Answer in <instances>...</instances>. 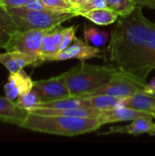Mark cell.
Returning a JSON list of instances; mask_svg holds the SVG:
<instances>
[{
    "instance_id": "cell-1",
    "label": "cell",
    "mask_w": 155,
    "mask_h": 156,
    "mask_svg": "<svg viewBox=\"0 0 155 156\" xmlns=\"http://www.w3.org/2000/svg\"><path fill=\"white\" fill-rule=\"evenodd\" d=\"M142 6L120 16L111 31L106 49L108 62L118 70L147 80L155 69V24Z\"/></svg>"
},
{
    "instance_id": "cell-2",
    "label": "cell",
    "mask_w": 155,
    "mask_h": 156,
    "mask_svg": "<svg viewBox=\"0 0 155 156\" xmlns=\"http://www.w3.org/2000/svg\"><path fill=\"white\" fill-rule=\"evenodd\" d=\"M102 125L96 119L62 115H41L29 112L22 128L34 132L74 137L99 130Z\"/></svg>"
},
{
    "instance_id": "cell-3",
    "label": "cell",
    "mask_w": 155,
    "mask_h": 156,
    "mask_svg": "<svg viewBox=\"0 0 155 156\" xmlns=\"http://www.w3.org/2000/svg\"><path fill=\"white\" fill-rule=\"evenodd\" d=\"M118 71L111 66H101L81 61L62 73L70 96L86 97L106 85Z\"/></svg>"
},
{
    "instance_id": "cell-4",
    "label": "cell",
    "mask_w": 155,
    "mask_h": 156,
    "mask_svg": "<svg viewBox=\"0 0 155 156\" xmlns=\"http://www.w3.org/2000/svg\"><path fill=\"white\" fill-rule=\"evenodd\" d=\"M6 9L21 31L53 28L76 16L74 12L41 11L26 7H6Z\"/></svg>"
},
{
    "instance_id": "cell-5",
    "label": "cell",
    "mask_w": 155,
    "mask_h": 156,
    "mask_svg": "<svg viewBox=\"0 0 155 156\" xmlns=\"http://www.w3.org/2000/svg\"><path fill=\"white\" fill-rule=\"evenodd\" d=\"M147 85L148 83L146 80L141 79L128 72L118 70L110 82L96 90L90 95L105 94L124 99L132 96L137 92L145 90Z\"/></svg>"
},
{
    "instance_id": "cell-6",
    "label": "cell",
    "mask_w": 155,
    "mask_h": 156,
    "mask_svg": "<svg viewBox=\"0 0 155 156\" xmlns=\"http://www.w3.org/2000/svg\"><path fill=\"white\" fill-rule=\"evenodd\" d=\"M50 29V28H49ZM48 29H30L16 31L3 48L6 51H18L35 58L38 65L43 37Z\"/></svg>"
},
{
    "instance_id": "cell-7",
    "label": "cell",
    "mask_w": 155,
    "mask_h": 156,
    "mask_svg": "<svg viewBox=\"0 0 155 156\" xmlns=\"http://www.w3.org/2000/svg\"><path fill=\"white\" fill-rule=\"evenodd\" d=\"M33 89L41 99V103L70 97L69 90L60 74L48 80L34 81Z\"/></svg>"
},
{
    "instance_id": "cell-8",
    "label": "cell",
    "mask_w": 155,
    "mask_h": 156,
    "mask_svg": "<svg viewBox=\"0 0 155 156\" xmlns=\"http://www.w3.org/2000/svg\"><path fill=\"white\" fill-rule=\"evenodd\" d=\"M100 48L94 47L86 41L75 37L73 43H71L67 48L60 51L57 56H55L51 61H62L71 58H77L80 61H86L87 59L92 58L100 57Z\"/></svg>"
},
{
    "instance_id": "cell-9",
    "label": "cell",
    "mask_w": 155,
    "mask_h": 156,
    "mask_svg": "<svg viewBox=\"0 0 155 156\" xmlns=\"http://www.w3.org/2000/svg\"><path fill=\"white\" fill-rule=\"evenodd\" d=\"M140 118L153 119V116L141 111L131 109L124 106H119L111 110L102 111L99 118L97 119L101 125L121 122H132Z\"/></svg>"
},
{
    "instance_id": "cell-10",
    "label": "cell",
    "mask_w": 155,
    "mask_h": 156,
    "mask_svg": "<svg viewBox=\"0 0 155 156\" xmlns=\"http://www.w3.org/2000/svg\"><path fill=\"white\" fill-rule=\"evenodd\" d=\"M34 81L23 70L17 72H10L7 83L4 86L5 97L10 101L16 100L20 95L31 90Z\"/></svg>"
},
{
    "instance_id": "cell-11",
    "label": "cell",
    "mask_w": 155,
    "mask_h": 156,
    "mask_svg": "<svg viewBox=\"0 0 155 156\" xmlns=\"http://www.w3.org/2000/svg\"><path fill=\"white\" fill-rule=\"evenodd\" d=\"M29 112L19 107L14 101L0 96V122L22 127Z\"/></svg>"
},
{
    "instance_id": "cell-12",
    "label": "cell",
    "mask_w": 155,
    "mask_h": 156,
    "mask_svg": "<svg viewBox=\"0 0 155 156\" xmlns=\"http://www.w3.org/2000/svg\"><path fill=\"white\" fill-rule=\"evenodd\" d=\"M102 111L91 107H79L70 109H49V108H36L29 112L41 114V115H62L69 117H79V118H91L98 119Z\"/></svg>"
},
{
    "instance_id": "cell-13",
    "label": "cell",
    "mask_w": 155,
    "mask_h": 156,
    "mask_svg": "<svg viewBox=\"0 0 155 156\" xmlns=\"http://www.w3.org/2000/svg\"><path fill=\"white\" fill-rule=\"evenodd\" d=\"M113 133H127L132 135L149 134L151 136L155 135V122L152 119L140 118L132 121L130 124L121 127H112L108 132L102 133L103 135L113 134Z\"/></svg>"
},
{
    "instance_id": "cell-14",
    "label": "cell",
    "mask_w": 155,
    "mask_h": 156,
    "mask_svg": "<svg viewBox=\"0 0 155 156\" xmlns=\"http://www.w3.org/2000/svg\"><path fill=\"white\" fill-rule=\"evenodd\" d=\"M0 63L4 65L9 72H17L28 65H38L35 58L18 51L0 53Z\"/></svg>"
},
{
    "instance_id": "cell-15",
    "label": "cell",
    "mask_w": 155,
    "mask_h": 156,
    "mask_svg": "<svg viewBox=\"0 0 155 156\" xmlns=\"http://www.w3.org/2000/svg\"><path fill=\"white\" fill-rule=\"evenodd\" d=\"M120 106L147 112L155 118V96L146 91H140L128 98L122 99Z\"/></svg>"
},
{
    "instance_id": "cell-16",
    "label": "cell",
    "mask_w": 155,
    "mask_h": 156,
    "mask_svg": "<svg viewBox=\"0 0 155 156\" xmlns=\"http://www.w3.org/2000/svg\"><path fill=\"white\" fill-rule=\"evenodd\" d=\"M19 28L8 13L6 7L0 5V48H4L10 37Z\"/></svg>"
},
{
    "instance_id": "cell-17",
    "label": "cell",
    "mask_w": 155,
    "mask_h": 156,
    "mask_svg": "<svg viewBox=\"0 0 155 156\" xmlns=\"http://www.w3.org/2000/svg\"><path fill=\"white\" fill-rule=\"evenodd\" d=\"M79 16L85 17L93 24L98 26H109L114 24L120 17L114 11H112L109 7L99 8L84 12L80 14Z\"/></svg>"
},
{
    "instance_id": "cell-18",
    "label": "cell",
    "mask_w": 155,
    "mask_h": 156,
    "mask_svg": "<svg viewBox=\"0 0 155 156\" xmlns=\"http://www.w3.org/2000/svg\"><path fill=\"white\" fill-rule=\"evenodd\" d=\"M79 107H90V102L86 97L70 96L69 98H65L61 100L40 103L37 108H49V109L61 110V109H70V108H79Z\"/></svg>"
},
{
    "instance_id": "cell-19",
    "label": "cell",
    "mask_w": 155,
    "mask_h": 156,
    "mask_svg": "<svg viewBox=\"0 0 155 156\" xmlns=\"http://www.w3.org/2000/svg\"><path fill=\"white\" fill-rule=\"evenodd\" d=\"M86 98L88 99L90 107L99 109L100 111H107L119 107L122 101V99L120 98L113 97L111 95H105V94L90 95V96H86Z\"/></svg>"
},
{
    "instance_id": "cell-20",
    "label": "cell",
    "mask_w": 155,
    "mask_h": 156,
    "mask_svg": "<svg viewBox=\"0 0 155 156\" xmlns=\"http://www.w3.org/2000/svg\"><path fill=\"white\" fill-rule=\"evenodd\" d=\"M83 32L85 41L97 48L104 47L109 42L111 37L104 30H100L96 27H90L87 26L84 27Z\"/></svg>"
},
{
    "instance_id": "cell-21",
    "label": "cell",
    "mask_w": 155,
    "mask_h": 156,
    "mask_svg": "<svg viewBox=\"0 0 155 156\" xmlns=\"http://www.w3.org/2000/svg\"><path fill=\"white\" fill-rule=\"evenodd\" d=\"M107 7L114 11L119 16H125L133 12L137 5L134 0H105Z\"/></svg>"
},
{
    "instance_id": "cell-22",
    "label": "cell",
    "mask_w": 155,
    "mask_h": 156,
    "mask_svg": "<svg viewBox=\"0 0 155 156\" xmlns=\"http://www.w3.org/2000/svg\"><path fill=\"white\" fill-rule=\"evenodd\" d=\"M16 102L19 107L25 110H27L29 112L37 108L41 103V99L39 95L37 94V92L34 89H32L31 90L20 95L16 99Z\"/></svg>"
},
{
    "instance_id": "cell-23",
    "label": "cell",
    "mask_w": 155,
    "mask_h": 156,
    "mask_svg": "<svg viewBox=\"0 0 155 156\" xmlns=\"http://www.w3.org/2000/svg\"><path fill=\"white\" fill-rule=\"evenodd\" d=\"M49 11L73 12V5L68 0H41Z\"/></svg>"
},
{
    "instance_id": "cell-24",
    "label": "cell",
    "mask_w": 155,
    "mask_h": 156,
    "mask_svg": "<svg viewBox=\"0 0 155 156\" xmlns=\"http://www.w3.org/2000/svg\"><path fill=\"white\" fill-rule=\"evenodd\" d=\"M107 7V3L105 0H90L89 2H87L86 4L82 5L81 6L74 9V13L76 15V16H79L80 14L84 13V12H88L90 10H94V9H99V8H104Z\"/></svg>"
},
{
    "instance_id": "cell-25",
    "label": "cell",
    "mask_w": 155,
    "mask_h": 156,
    "mask_svg": "<svg viewBox=\"0 0 155 156\" xmlns=\"http://www.w3.org/2000/svg\"><path fill=\"white\" fill-rule=\"evenodd\" d=\"M79 28V25L71 26L69 27H65L63 30V37H62V41L59 46V52L67 48L74 40L76 37V32Z\"/></svg>"
},
{
    "instance_id": "cell-26",
    "label": "cell",
    "mask_w": 155,
    "mask_h": 156,
    "mask_svg": "<svg viewBox=\"0 0 155 156\" xmlns=\"http://www.w3.org/2000/svg\"><path fill=\"white\" fill-rule=\"evenodd\" d=\"M23 7L32 9V10H41V11H49L48 8L43 4L41 0H28L26 5Z\"/></svg>"
},
{
    "instance_id": "cell-27",
    "label": "cell",
    "mask_w": 155,
    "mask_h": 156,
    "mask_svg": "<svg viewBox=\"0 0 155 156\" xmlns=\"http://www.w3.org/2000/svg\"><path fill=\"white\" fill-rule=\"evenodd\" d=\"M28 0H0V5L5 7H23L26 5Z\"/></svg>"
},
{
    "instance_id": "cell-28",
    "label": "cell",
    "mask_w": 155,
    "mask_h": 156,
    "mask_svg": "<svg viewBox=\"0 0 155 156\" xmlns=\"http://www.w3.org/2000/svg\"><path fill=\"white\" fill-rule=\"evenodd\" d=\"M152 90H155V78H153V79L150 81V83H148V85H147V87H146V89H145L144 91L150 92V91H152Z\"/></svg>"
},
{
    "instance_id": "cell-29",
    "label": "cell",
    "mask_w": 155,
    "mask_h": 156,
    "mask_svg": "<svg viewBox=\"0 0 155 156\" xmlns=\"http://www.w3.org/2000/svg\"><path fill=\"white\" fill-rule=\"evenodd\" d=\"M134 1H135L136 5H137L138 6L146 7V6H147V5L149 4V2H150V1H152V0H134Z\"/></svg>"
},
{
    "instance_id": "cell-30",
    "label": "cell",
    "mask_w": 155,
    "mask_h": 156,
    "mask_svg": "<svg viewBox=\"0 0 155 156\" xmlns=\"http://www.w3.org/2000/svg\"><path fill=\"white\" fill-rule=\"evenodd\" d=\"M89 1H90V0H78V1L76 2V4L74 5L73 8H74V9H76V8H78V7H79V6H81L82 5L86 4V3H87V2H89ZM73 11H74V10H73Z\"/></svg>"
},
{
    "instance_id": "cell-31",
    "label": "cell",
    "mask_w": 155,
    "mask_h": 156,
    "mask_svg": "<svg viewBox=\"0 0 155 156\" xmlns=\"http://www.w3.org/2000/svg\"><path fill=\"white\" fill-rule=\"evenodd\" d=\"M146 7H149V8H153V9H155V0H152L149 2V4L147 5Z\"/></svg>"
},
{
    "instance_id": "cell-32",
    "label": "cell",
    "mask_w": 155,
    "mask_h": 156,
    "mask_svg": "<svg viewBox=\"0 0 155 156\" xmlns=\"http://www.w3.org/2000/svg\"><path fill=\"white\" fill-rule=\"evenodd\" d=\"M77 1H78V0H69V2L73 6H74V5L76 4V2H77Z\"/></svg>"
},
{
    "instance_id": "cell-33",
    "label": "cell",
    "mask_w": 155,
    "mask_h": 156,
    "mask_svg": "<svg viewBox=\"0 0 155 156\" xmlns=\"http://www.w3.org/2000/svg\"><path fill=\"white\" fill-rule=\"evenodd\" d=\"M148 93H151V94H153V95H154L155 96V90H152V91H150V92H148Z\"/></svg>"
},
{
    "instance_id": "cell-34",
    "label": "cell",
    "mask_w": 155,
    "mask_h": 156,
    "mask_svg": "<svg viewBox=\"0 0 155 156\" xmlns=\"http://www.w3.org/2000/svg\"><path fill=\"white\" fill-rule=\"evenodd\" d=\"M68 1H69V0H68Z\"/></svg>"
}]
</instances>
